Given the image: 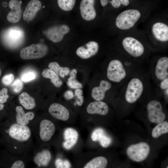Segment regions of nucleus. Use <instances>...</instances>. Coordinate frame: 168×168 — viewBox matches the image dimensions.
I'll list each match as a JSON object with an SVG mask.
<instances>
[{"mask_svg": "<svg viewBox=\"0 0 168 168\" xmlns=\"http://www.w3.org/2000/svg\"><path fill=\"white\" fill-rule=\"evenodd\" d=\"M109 108L105 102L101 101H94L90 103L87 106L86 111L89 114H98L106 115L108 112Z\"/></svg>", "mask_w": 168, "mask_h": 168, "instance_id": "obj_21", "label": "nucleus"}, {"mask_svg": "<svg viewBox=\"0 0 168 168\" xmlns=\"http://www.w3.org/2000/svg\"><path fill=\"white\" fill-rule=\"evenodd\" d=\"M140 8H127L115 15L114 25L117 34L136 28L151 14L149 9Z\"/></svg>", "mask_w": 168, "mask_h": 168, "instance_id": "obj_1", "label": "nucleus"}, {"mask_svg": "<svg viewBox=\"0 0 168 168\" xmlns=\"http://www.w3.org/2000/svg\"><path fill=\"white\" fill-rule=\"evenodd\" d=\"M143 90V85L139 78H134L129 82L126 91L125 97L129 103L135 102L141 96Z\"/></svg>", "mask_w": 168, "mask_h": 168, "instance_id": "obj_8", "label": "nucleus"}, {"mask_svg": "<svg viewBox=\"0 0 168 168\" xmlns=\"http://www.w3.org/2000/svg\"><path fill=\"white\" fill-rule=\"evenodd\" d=\"M77 100L76 101L77 104L79 106L82 105L84 102V97L82 95L77 97Z\"/></svg>", "mask_w": 168, "mask_h": 168, "instance_id": "obj_41", "label": "nucleus"}, {"mask_svg": "<svg viewBox=\"0 0 168 168\" xmlns=\"http://www.w3.org/2000/svg\"><path fill=\"white\" fill-rule=\"evenodd\" d=\"M168 132V123L166 121H163L156 126L152 132V137L157 138L162 134Z\"/></svg>", "mask_w": 168, "mask_h": 168, "instance_id": "obj_29", "label": "nucleus"}, {"mask_svg": "<svg viewBox=\"0 0 168 168\" xmlns=\"http://www.w3.org/2000/svg\"><path fill=\"white\" fill-rule=\"evenodd\" d=\"M149 145L145 142L131 145L127 148V155L132 160L140 162L145 160L150 152Z\"/></svg>", "mask_w": 168, "mask_h": 168, "instance_id": "obj_7", "label": "nucleus"}, {"mask_svg": "<svg viewBox=\"0 0 168 168\" xmlns=\"http://www.w3.org/2000/svg\"><path fill=\"white\" fill-rule=\"evenodd\" d=\"M24 167L25 165L24 162L21 160L16 161L11 167L12 168H24Z\"/></svg>", "mask_w": 168, "mask_h": 168, "instance_id": "obj_37", "label": "nucleus"}, {"mask_svg": "<svg viewBox=\"0 0 168 168\" xmlns=\"http://www.w3.org/2000/svg\"><path fill=\"white\" fill-rule=\"evenodd\" d=\"M100 2L102 7L106 6L110 3L114 9H119V12L120 7H123L119 0H100Z\"/></svg>", "mask_w": 168, "mask_h": 168, "instance_id": "obj_31", "label": "nucleus"}, {"mask_svg": "<svg viewBox=\"0 0 168 168\" xmlns=\"http://www.w3.org/2000/svg\"><path fill=\"white\" fill-rule=\"evenodd\" d=\"M48 67L49 69L62 78H64L65 76L68 75L70 71L68 67H61L59 64L56 62L50 63L49 64Z\"/></svg>", "mask_w": 168, "mask_h": 168, "instance_id": "obj_28", "label": "nucleus"}, {"mask_svg": "<svg viewBox=\"0 0 168 168\" xmlns=\"http://www.w3.org/2000/svg\"><path fill=\"white\" fill-rule=\"evenodd\" d=\"M14 79V75L12 74H9L4 76L2 78V83L6 86L10 85Z\"/></svg>", "mask_w": 168, "mask_h": 168, "instance_id": "obj_34", "label": "nucleus"}, {"mask_svg": "<svg viewBox=\"0 0 168 168\" xmlns=\"http://www.w3.org/2000/svg\"><path fill=\"white\" fill-rule=\"evenodd\" d=\"M9 134L13 139L20 142H24L30 138L31 131L29 128L26 125L15 124L10 128Z\"/></svg>", "mask_w": 168, "mask_h": 168, "instance_id": "obj_11", "label": "nucleus"}, {"mask_svg": "<svg viewBox=\"0 0 168 168\" xmlns=\"http://www.w3.org/2000/svg\"><path fill=\"white\" fill-rule=\"evenodd\" d=\"M65 142L63 143L64 147L69 149L73 147L77 142L78 133L75 129L71 128L66 129L64 132Z\"/></svg>", "mask_w": 168, "mask_h": 168, "instance_id": "obj_22", "label": "nucleus"}, {"mask_svg": "<svg viewBox=\"0 0 168 168\" xmlns=\"http://www.w3.org/2000/svg\"><path fill=\"white\" fill-rule=\"evenodd\" d=\"M95 0H82L80 5V10L82 18L86 21L94 19L97 13L95 8Z\"/></svg>", "mask_w": 168, "mask_h": 168, "instance_id": "obj_13", "label": "nucleus"}, {"mask_svg": "<svg viewBox=\"0 0 168 168\" xmlns=\"http://www.w3.org/2000/svg\"><path fill=\"white\" fill-rule=\"evenodd\" d=\"M126 76V70L120 60L114 59L110 61L107 70V76L109 80L119 82L124 78Z\"/></svg>", "mask_w": 168, "mask_h": 168, "instance_id": "obj_6", "label": "nucleus"}, {"mask_svg": "<svg viewBox=\"0 0 168 168\" xmlns=\"http://www.w3.org/2000/svg\"><path fill=\"white\" fill-rule=\"evenodd\" d=\"M48 111L54 117L58 120L65 121L69 118L68 110L65 106L60 104L54 103L51 104Z\"/></svg>", "mask_w": 168, "mask_h": 168, "instance_id": "obj_16", "label": "nucleus"}, {"mask_svg": "<svg viewBox=\"0 0 168 168\" xmlns=\"http://www.w3.org/2000/svg\"><path fill=\"white\" fill-rule=\"evenodd\" d=\"M1 75V69L0 68V77Z\"/></svg>", "mask_w": 168, "mask_h": 168, "instance_id": "obj_47", "label": "nucleus"}, {"mask_svg": "<svg viewBox=\"0 0 168 168\" xmlns=\"http://www.w3.org/2000/svg\"><path fill=\"white\" fill-rule=\"evenodd\" d=\"M41 7V3L39 0H31L26 6L23 13V19L26 21H32Z\"/></svg>", "mask_w": 168, "mask_h": 168, "instance_id": "obj_17", "label": "nucleus"}, {"mask_svg": "<svg viewBox=\"0 0 168 168\" xmlns=\"http://www.w3.org/2000/svg\"><path fill=\"white\" fill-rule=\"evenodd\" d=\"M18 99L21 104L26 110H32L36 106L34 98L26 92H23L20 95Z\"/></svg>", "mask_w": 168, "mask_h": 168, "instance_id": "obj_25", "label": "nucleus"}, {"mask_svg": "<svg viewBox=\"0 0 168 168\" xmlns=\"http://www.w3.org/2000/svg\"><path fill=\"white\" fill-rule=\"evenodd\" d=\"M119 1L123 7H127L130 3L129 0H119Z\"/></svg>", "mask_w": 168, "mask_h": 168, "instance_id": "obj_44", "label": "nucleus"}, {"mask_svg": "<svg viewBox=\"0 0 168 168\" xmlns=\"http://www.w3.org/2000/svg\"><path fill=\"white\" fill-rule=\"evenodd\" d=\"M99 49V45L97 42L91 41L84 45L78 48L76 53L80 58L86 59L96 55L98 52Z\"/></svg>", "mask_w": 168, "mask_h": 168, "instance_id": "obj_12", "label": "nucleus"}, {"mask_svg": "<svg viewBox=\"0 0 168 168\" xmlns=\"http://www.w3.org/2000/svg\"><path fill=\"white\" fill-rule=\"evenodd\" d=\"M48 51V48L45 44H32L23 48L20 51V56L24 60L40 58L45 56Z\"/></svg>", "mask_w": 168, "mask_h": 168, "instance_id": "obj_5", "label": "nucleus"}, {"mask_svg": "<svg viewBox=\"0 0 168 168\" xmlns=\"http://www.w3.org/2000/svg\"><path fill=\"white\" fill-rule=\"evenodd\" d=\"M83 91L81 89H76L74 91V96L78 97L82 95Z\"/></svg>", "mask_w": 168, "mask_h": 168, "instance_id": "obj_43", "label": "nucleus"}, {"mask_svg": "<svg viewBox=\"0 0 168 168\" xmlns=\"http://www.w3.org/2000/svg\"><path fill=\"white\" fill-rule=\"evenodd\" d=\"M21 1L18 0H11L9 7L11 11L7 16L8 21L12 23H16L20 21L22 15Z\"/></svg>", "mask_w": 168, "mask_h": 168, "instance_id": "obj_14", "label": "nucleus"}, {"mask_svg": "<svg viewBox=\"0 0 168 168\" xmlns=\"http://www.w3.org/2000/svg\"><path fill=\"white\" fill-rule=\"evenodd\" d=\"M76 0H58V7L62 10L68 11L72 10L74 7Z\"/></svg>", "mask_w": 168, "mask_h": 168, "instance_id": "obj_30", "label": "nucleus"}, {"mask_svg": "<svg viewBox=\"0 0 168 168\" xmlns=\"http://www.w3.org/2000/svg\"><path fill=\"white\" fill-rule=\"evenodd\" d=\"M160 86L162 89H166L168 88V78H166L162 80Z\"/></svg>", "mask_w": 168, "mask_h": 168, "instance_id": "obj_39", "label": "nucleus"}, {"mask_svg": "<svg viewBox=\"0 0 168 168\" xmlns=\"http://www.w3.org/2000/svg\"><path fill=\"white\" fill-rule=\"evenodd\" d=\"M64 168H70L71 165L69 162L67 160L63 161Z\"/></svg>", "mask_w": 168, "mask_h": 168, "instance_id": "obj_45", "label": "nucleus"}, {"mask_svg": "<svg viewBox=\"0 0 168 168\" xmlns=\"http://www.w3.org/2000/svg\"><path fill=\"white\" fill-rule=\"evenodd\" d=\"M150 15L146 19L148 21L143 30L148 42L156 45L167 44V14L161 13L152 17Z\"/></svg>", "mask_w": 168, "mask_h": 168, "instance_id": "obj_2", "label": "nucleus"}, {"mask_svg": "<svg viewBox=\"0 0 168 168\" xmlns=\"http://www.w3.org/2000/svg\"><path fill=\"white\" fill-rule=\"evenodd\" d=\"M91 138L94 141H98L104 147H108L111 143L112 139L106 133L103 128H98L95 129L92 133Z\"/></svg>", "mask_w": 168, "mask_h": 168, "instance_id": "obj_20", "label": "nucleus"}, {"mask_svg": "<svg viewBox=\"0 0 168 168\" xmlns=\"http://www.w3.org/2000/svg\"><path fill=\"white\" fill-rule=\"evenodd\" d=\"M155 74L157 78L160 80L168 78V57L163 56L159 58L156 66Z\"/></svg>", "mask_w": 168, "mask_h": 168, "instance_id": "obj_19", "label": "nucleus"}, {"mask_svg": "<svg viewBox=\"0 0 168 168\" xmlns=\"http://www.w3.org/2000/svg\"><path fill=\"white\" fill-rule=\"evenodd\" d=\"M42 75L44 77L50 79L51 83L56 87H60L63 84L59 76L49 69H44L42 72Z\"/></svg>", "mask_w": 168, "mask_h": 168, "instance_id": "obj_26", "label": "nucleus"}, {"mask_svg": "<svg viewBox=\"0 0 168 168\" xmlns=\"http://www.w3.org/2000/svg\"><path fill=\"white\" fill-rule=\"evenodd\" d=\"M55 165L56 168H64L63 161L60 159H58L56 160Z\"/></svg>", "mask_w": 168, "mask_h": 168, "instance_id": "obj_40", "label": "nucleus"}, {"mask_svg": "<svg viewBox=\"0 0 168 168\" xmlns=\"http://www.w3.org/2000/svg\"><path fill=\"white\" fill-rule=\"evenodd\" d=\"M118 35L117 39L124 50L130 56L138 58L144 54V43L148 41L143 30L136 28L119 33Z\"/></svg>", "mask_w": 168, "mask_h": 168, "instance_id": "obj_3", "label": "nucleus"}, {"mask_svg": "<svg viewBox=\"0 0 168 168\" xmlns=\"http://www.w3.org/2000/svg\"><path fill=\"white\" fill-rule=\"evenodd\" d=\"M67 84L69 87L72 89H81L82 87V84L76 78L70 77L68 79Z\"/></svg>", "mask_w": 168, "mask_h": 168, "instance_id": "obj_32", "label": "nucleus"}, {"mask_svg": "<svg viewBox=\"0 0 168 168\" xmlns=\"http://www.w3.org/2000/svg\"><path fill=\"white\" fill-rule=\"evenodd\" d=\"M4 107V105L3 103H0V111L2 110Z\"/></svg>", "mask_w": 168, "mask_h": 168, "instance_id": "obj_46", "label": "nucleus"}, {"mask_svg": "<svg viewBox=\"0 0 168 168\" xmlns=\"http://www.w3.org/2000/svg\"><path fill=\"white\" fill-rule=\"evenodd\" d=\"M64 96L65 98L67 100L71 99L74 96L73 92L70 90L66 91L64 93Z\"/></svg>", "mask_w": 168, "mask_h": 168, "instance_id": "obj_38", "label": "nucleus"}, {"mask_svg": "<svg viewBox=\"0 0 168 168\" xmlns=\"http://www.w3.org/2000/svg\"><path fill=\"white\" fill-rule=\"evenodd\" d=\"M16 118L17 123L23 125H26L29 123V121L32 120L35 116L32 112H28L25 113L23 108L19 106L16 108Z\"/></svg>", "mask_w": 168, "mask_h": 168, "instance_id": "obj_23", "label": "nucleus"}, {"mask_svg": "<svg viewBox=\"0 0 168 168\" xmlns=\"http://www.w3.org/2000/svg\"><path fill=\"white\" fill-rule=\"evenodd\" d=\"M55 128L53 123L49 120L43 119L40 124V135L44 141H49L54 135Z\"/></svg>", "mask_w": 168, "mask_h": 168, "instance_id": "obj_15", "label": "nucleus"}, {"mask_svg": "<svg viewBox=\"0 0 168 168\" xmlns=\"http://www.w3.org/2000/svg\"><path fill=\"white\" fill-rule=\"evenodd\" d=\"M35 74L33 72H29L24 74L21 77V80L24 82H28L35 79Z\"/></svg>", "mask_w": 168, "mask_h": 168, "instance_id": "obj_36", "label": "nucleus"}, {"mask_svg": "<svg viewBox=\"0 0 168 168\" xmlns=\"http://www.w3.org/2000/svg\"><path fill=\"white\" fill-rule=\"evenodd\" d=\"M7 92L6 88H3L0 91V103L3 104L7 102L9 98Z\"/></svg>", "mask_w": 168, "mask_h": 168, "instance_id": "obj_35", "label": "nucleus"}, {"mask_svg": "<svg viewBox=\"0 0 168 168\" xmlns=\"http://www.w3.org/2000/svg\"><path fill=\"white\" fill-rule=\"evenodd\" d=\"M112 87V85L109 81L102 80L98 86L94 87L92 89L91 95L92 98L96 101H101L105 97L106 92Z\"/></svg>", "mask_w": 168, "mask_h": 168, "instance_id": "obj_18", "label": "nucleus"}, {"mask_svg": "<svg viewBox=\"0 0 168 168\" xmlns=\"http://www.w3.org/2000/svg\"><path fill=\"white\" fill-rule=\"evenodd\" d=\"M12 87L14 92L16 93H19L22 89L23 85L20 79H17L12 83Z\"/></svg>", "mask_w": 168, "mask_h": 168, "instance_id": "obj_33", "label": "nucleus"}, {"mask_svg": "<svg viewBox=\"0 0 168 168\" xmlns=\"http://www.w3.org/2000/svg\"><path fill=\"white\" fill-rule=\"evenodd\" d=\"M108 161L106 158L102 156L95 157L86 164L84 168H104Z\"/></svg>", "mask_w": 168, "mask_h": 168, "instance_id": "obj_27", "label": "nucleus"}, {"mask_svg": "<svg viewBox=\"0 0 168 168\" xmlns=\"http://www.w3.org/2000/svg\"><path fill=\"white\" fill-rule=\"evenodd\" d=\"M77 72V70L76 69H73L69 72L70 77L72 78H76Z\"/></svg>", "mask_w": 168, "mask_h": 168, "instance_id": "obj_42", "label": "nucleus"}, {"mask_svg": "<svg viewBox=\"0 0 168 168\" xmlns=\"http://www.w3.org/2000/svg\"><path fill=\"white\" fill-rule=\"evenodd\" d=\"M69 27L65 24H61L50 27L44 31V33L50 40L54 43L61 41L64 36L70 31Z\"/></svg>", "mask_w": 168, "mask_h": 168, "instance_id": "obj_10", "label": "nucleus"}, {"mask_svg": "<svg viewBox=\"0 0 168 168\" xmlns=\"http://www.w3.org/2000/svg\"><path fill=\"white\" fill-rule=\"evenodd\" d=\"M51 156V153L49 150H44L36 154L34 161L39 166H46L49 163Z\"/></svg>", "mask_w": 168, "mask_h": 168, "instance_id": "obj_24", "label": "nucleus"}, {"mask_svg": "<svg viewBox=\"0 0 168 168\" xmlns=\"http://www.w3.org/2000/svg\"><path fill=\"white\" fill-rule=\"evenodd\" d=\"M1 37L5 45L10 48H15L23 42L25 33L20 27L13 26L4 30L1 34Z\"/></svg>", "mask_w": 168, "mask_h": 168, "instance_id": "obj_4", "label": "nucleus"}, {"mask_svg": "<svg viewBox=\"0 0 168 168\" xmlns=\"http://www.w3.org/2000/svg\"><path fill=\"white\" fill-rule=\"evenodd\" d=\"M147 109L148 118L151 122L158 124L165 119L166 116L162 111V105L159 101L152 100L149 102Z\"/></svg>", "mask_w": 168, "mask_h": 168, "instance_id": "obj_9", "label": "nucleus"}]
</instances>
